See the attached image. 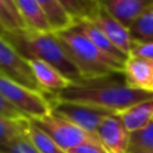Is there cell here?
I'll use <instances>...</instances> for the list:
<instances>
[{
	"label": "cell",
	"mask_w": 153,
	"mask_h": 153,
	"mask_svg": "<svg viewBox=\"0 0 153 153\" xmlns=\"http://www.w3.org/2000/svg\"><path fill=\"white\" fill-rule=\"evenodd\" d=\"M0 26L5 32L27 29L17 10L14 0H0Z\"/></svg>",
	"instance_id": "cell-18"
},
{
	"label": "cell",
	"mask_w": 153,
	"mask_h": 153,
	"mask_svg": "<svg viewBox=\"0 0 153 153\" xmlns=\"http://www.w3.org/2000/svg\"><path fill=\"white\" fill-rule=\"evenodd\" d=\"M129 133H134L153 122V98L140 102L118 114Z\"/></svg>",
	"instance_id": "cell-14"
},
{
	"label": "cell",
	"mask_w": 153,
	"mask_h": 153,
	"mask_svg": "<svg viewBox=\"0 0 153 153\" xmlns=\"http://www.w3.org/2000/svg\"><path fill=\"white\" fill-rule=\"evenodd\" d=\"M4 32H5V31H4V30H2V27H1V26H0V36H1V35H2V33H4Z\"/></svg>",
	"instance_id": "cell-27"
},
{
	"label": "cell",
	"mask_w": 153,
	"mask_h": 153,
	"mask_svg": "<svg viewBox=\"0 0 153 153\" xmlns=\"http://www.w3.org/2000/svg\"><path fill=\"white\" fill-rule=\"evenodd\" d=\"M75 20L91 18L100 7L98 0H57Z\"/></svg>",
	"instance_id": "cell-19"
},
{
	"label": "cell",
	"mask_w": 153,
	"mask_h": 153,
	"mask_svg": "<svg viewBox=\"0 0 153 153\" xmlns=\"http://www.w3.org/2000/svg\"><path fill=\"white\" fill-rule=\"evenodd\" d=\"M130 153H145V152H130Z\"/></svg>",
	"instance_id": "cell-28"
},
{
	"label": "cell",
	"mask_w": 153,
	"mask_h": 153,
	"mask_svg": "<svg viewBox=\"0 0 153 153\" xmlns=\"http://www.w3.org/2000/svg\"><path fill=\"white\" fill-rule=\"evenodd\" d=\"M67 153H109L102 143L98 142H88L82 143L76 147H73L67 151Z\"/></svg>",
	"instance_id": "cell-26"
},
{
	"label": "cell",
	"mask_w": 153,
	"mask_h": 153,
	"mask_svg": "<svg viewBox=\"0 0 153 153\" xmlns=\"http://www.w3.org/2000/svg\"><path fill=\"white\" fill-rule=\"evenodd\" d=\"M130 152L153 153V122L140 130L130 133L129 153Z\"/></svg>",
	"instance_id": "cell-22"
},
{
	"label": "cell",
	"mask_w": 153,
	"mask_h": 153,
	"mask_svg": "<svg viewBox=\"0 0 153 153\" xmlns=\"http://www.w3.org/2000/svg\"><path fill=\"white\" fill-rule=\"evenodd\" d=\"M129 56H136V57L153 61V42L133 41Z\"/></svg>",
	"instance_id": "cell-24"
},
{
	"label": "cell",
	"mask_w": 153,
	"mask_h": 153,
	"mask_svg": "<svg viewBox=\"0 0 153 153\" xmlns=\"http://www.w3.org/2000/svg\"><path fill=\"white\" fill-rule=\"evenodd\" d=\"M27 137L39 151V153H67V151L61 148L47 133H44L31 121L27 130Z\"/></svg>",
	"instance_id": "cell-20"
},
{
	"label": "cell",
	"mask_w": 153,
	"mask_h": 153,
	"mask_svg": "<svg viewBox=\"0 0 153 153\" xmlns=\"http://www.w3.org/2000/svg\"><path fill=\"white\" fill-rule=\"evenodd\" d=\"M88 20L97 25L121 51L129 56L133 39L127 26H124L122 23L115 19L102 6L91 18H88Z\"/></svg>",
	"instance_id": "cell-9"
},
{
	"label": "cell",
	"mask_w": 153,
	"mask_h": 153,
	"mask_svg": "<svg viewBox=\"0 0 153 153\" xmlns=\"http://www.w3.org/2000/svg\"><path fill=\"white\" fill-rule=\"evenodd\" d=\"M49 102H50L53 114L74 123L75 126L80 127L81 129L96 136L103 120L109 115L115 114L104 109H99V108H94V106H90L80 103L62 102V100H55V99H49Z\"/></svg>",
	"instance_id": "cell-6"
},
{
	"label": "cell",
	"mask_w": 153,
	"mask_h": 153,
	"mask_svg": "<svg viewBox=\"0 0 153 153\" xmlns=\"http://www.w3.org/2000/svg\"><path fill=\"white\" fill-rule=\"evenodd\" d=\"M0 73L31 90L43 93L29 61L2 35L0 36Z\"/></svg>",
	"instance_id": "cell-7"
},
{
	"label": "cell",
	"mask_w": 153,
	"mask_h": 153,
	"mask_svg": "<svg viewBox=\"0 0 153 153\" xmlns=\"http://www.w3.org/2000/svg\"><path fill=\"white\" fill-rule=\"evenodd\" d=\"M55 35L79 69L82 79H91L115 72H123L124 66L102 53L74 22Z\"/></svg>",
	"instance_id": "cell-3"
},
{
	"label": "cell",
	"mask_w": 153,
	"mask_h": 153,
	"mask_svg": "<svg viewBox=\"0 0 153 153\" xmlns=\"http://www.w3.org/2000/svg\"><path fill=\"white\" fill-rule=\"evenodd\" d=\"M44 12L51 31L56 32L68 27L74 23V19L67 13L57 0H36Z\"/></svg>",
	"instance_id": "cell-16"
},
{
	"label": "cell",
	"mask_w": 153,
	"mask_h": 153,
	"mask_svg": "<svg viewBox=\"0 0 153 153\" xmlns=\"http://www.w3.org/2000/svg\"><path fill=\"white\" fill-rule=\"evenodd\" d=\"M152 92H153V91H152Z\"/></svg>",
	"instance_id": "cell-29"
},
{
	"label": "cell",
	"mask_w": 153,
	"mask_h": 153,
	"mask_svg": "<svg viewBox=\"0 0 153 153\" xmlns=\"http://www.w3.org/2000/svg\"><path fill=\"white\" fill-rule=\"evenodd\" d=\"M45 96L48 99L80 103L120 114L140 102L152 99L153 92L130 87L123 72H115L71 82L62 91Z\"/></svg>",
	"instance_id": "cell-1"
},
{
	"label": "cell",
	"mask_w": 153,
	"mask_h": 153,
	"mask_svg": "<svg viewBox=\"0 0 153 153\" xmlns=\"http://www.w3.org/2000/svg\"><path fill=\"white\" fill-rule=\"evenodd\" d=\"M0 153H39V151L33 146L27 136H24L0 148Z\"/></svg>",
	"instance_id": "cell-23"
},
{
	"label": "cell",
	"mask_w": 153,
	"mask_h": 153,
	"mask_svg": "<svg viewBox=\"0 0 153 153\" xmlns=\"http://www.w3.org/2000/svg\"><path fill=\"white\" fill-rule=\"evenodd\" d=\"M76 25L80 27V30L90 38V41L102 51L104 53L106 56H109L110 59H112L114 61L121 63L124 66L128 55H126L123 51H121L108 37L97 26L94 25L92 22H90L88 19H80V20H75Z\"/></svg>",
	"instance_id": "cell-13"
},
{
	"label": "cell",
	"mask_w": 153,
	"mask_h": 153,
	"mask_svg": "<svg viewBox=\"0 0 153 153\" xmlns=\"http://www.w3.org/2000/svg\"><path fill=\"white\" fill-rule=\"evenodd\" d=\"M14 4L27 29L33 31H51L45 14L36 0H14Z\"/></svg>",
	"instance_id": "cell-15"
},
{
	"label": "cell",
	"mask_w": 153,
	"mask_h": 153,
	"mask_svg": "<svg viewBox=\"0 0 153 153\" xmlns=\"http://www.w3.org/2000/svg\"><path fill=\"white\" fill-rule=\"evenodd\" d=\"M29 126V118L14 120L0 116V148L12 143L17 139L27 136Z\"/></svg>",
	"instance_id": "cell-17"
},
{
	"label": "cell",
	"mask_w": 153,
	"mask_h": 153,
	"mask_svg": "<svg viewBox=\"0 0 153 153\" xmlns=\"http://www.w3.org/2000/svg\"><path fill=\"white\" fill-rule=\"evenodd\" d=\"M2 36L26 60L38 59L60 71L71 82L81 80V74L54 31L30 29L4 32Z\"/></svg>",
	"instance_id": "cell-2"
},
{
	"label": "cell",
	"mask_w": 153,
	"mask_h": 153,
	"mask_svg": "<svg viewBox=\"0 0 153 153\" xmlns=\"http://www.w3.org/2000/svg\"><path fill=\"white\" fill-rule=\"evenodd\" d=\"M0 116H5V117H8V118H14V120L27 118L19 110H17L11 103H8L1 93H0Z\"/></svg>",
	"instance_id": "cell-25"
},
{
	"label": "cell",
	"mask_w": 153,
	"mask_h": 153,
	"mask_svg": "<svg viewBox=\"0 0 153 153\" xmlns=\"http://www.w3.org/2000/svg\"><path fill=\"white\" fill-rule=\"evenodd\" d=\"M123 74L130 87L151 92L153 91V61L136 56H128L124 63Z\"/></svg>",
	"instance_id": "cell-12"
},
{
	"label": "cell",
	"mask_w": 153,
	"mask_h": 153,
	"mask_svg": "<svg viewBox=\"0 0 153 153\" xmlns=\"http://www.w3.org/2000/svg\"><path fill=\"white\" fill-rule=\"evenodd\" d=\"M97 136L109 153H129L130 133L118 114L109 115L100 123Z\"/></svg>",
	"instance_id": "cell-8"
},
{
	"label": "cell",
	"mask_w": 153,
	"mask_h": 153,
	"mask_svg": "<svg viewBox=\"0 0 153 153\" xmlns=\"http://www.w3.org/2000/svg\"><path fill=\"white\" fill-rule=\"evenodd\" d=\"M0 93L29 120L39 118L51 112L50 102L44 93L31 90L1 73Z\"/></svg>",
	"instance_id": "cell-4"
},
{
	"label": "cell",
	"mask_w": 153,
	"mask_h": 153,
	"mask_svg": "<svg viewBox=\"0 0 153 153\" xmlns=\"http://www.w3.org/2000/svg\"><path fill=\"white\" fill-rule=\"evenodd\" d=\"M27 61L44 94H55L71 84V81L50 63L38 59H31Z\"/></svg>",
	"instance_id": "cell-11"
},
{
	"label": "cell",
	"mask_w": 153,
	"mask_h": 153,
	"mask_svg": "<svg viewBox=\"0 0 153 153\" xmlns=\"http://www.w3.org/2000/svg\"><path fill=\"white\" fill-rule=\"evenodd\" d=\"M33 124L47 133L61 148L68 151L82 143L98 142L100 143L98 136L87 133L74 123L50 112L43 117L30 120Z\"/></svg>",
	"instance_id": "cell-5"
},
{
	"label": "cell",
	"mask_w": 153,
	"mask_h": 153,
	"mask_svg": "<svg viewBox=\"0 0 153 153\" xmlns=\"http://www.w3.org/2000/svg\"><path fill=\"white\" fill-rule=\"evenodd\" d=\"M128 29L133 41L153 42V8L142 13Z\"/></svg>",
	"instance_id": "cell-21"
},
{
	"label": "cell",
	"mask_w": 153,
	"mask_h": 153,
	"mask_svg": "<svg viewBox=\"0 0 153 153\" xmlns=\"http://www.w3.org/2000/svg\"><path fill=\"white\" fill-rule=\"evenodd\" d=\"M115 19L129 27L142 13L153 8V0H98Z\"/></svg>",
	"instance_id": "cell-10"
}]
</instances>
